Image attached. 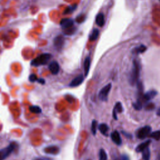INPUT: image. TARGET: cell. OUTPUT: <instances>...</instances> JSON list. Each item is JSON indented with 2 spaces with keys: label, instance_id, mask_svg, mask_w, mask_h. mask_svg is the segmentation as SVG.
I'll use <instances>...</instances> for the list:
<instances>
[{
  "label": "cell",
  "instance_id": "44dd1931",
  "mask_svg": "<svg viewBox=\"0 0 160 160\" xmlns=\"http://www.w3.org/2000/svg\"><path fill=\"white\" fill-rule=\"evenodd\" d=\"M97 129H98V121L96 120H93V121L91 123V130L92 134H93L94 136L96 135Z\"/></svg>",
  "mask_w": 160,
  "mask_h": 160
},
{
  "label": "cell",
  "instance_id": "83f0119b",
  "mask_svg": "<svg viewBox=\"0 0 160 160\" xmlns=\"http://www.w3.org/2000/svg\"><path fill=\"white\" fill-rule=\"evenodd\" d=\"M38 77H37L36 74H31L30 75V77H29V81L30 82H32V83L35 82V81H38Z\"/></svg>",
  "mask_w": 160,
  "mask_h": 160
},
{
  "label": "cell",
  "instance_id": "484cf974",
  "mask_svg": "<svg viewBox=\"0 0 160 160\" xmlns=\"http://www.w3.org/2000/svg\"><path fill=\"white\" fill-rule=\"evenodd\" d=\"M76 8H77V5H74V6H70L69 7H68L66 9L65 11H64V14H70L72 12H73L75 10Z\"/></svg>",
  "mask_w": 160,
  "mask_h": 160
},
{
  "label": "cell",
  "instance_id": "603a6c76",
  "mask_svg": "<svg viewBox=\"0 0 160 160\" xmlns=\"http://www.w3.org/2000/svg\"><path fill=\"white\" fill-rule=\"evenodd\" d=\"M108 156L103 149H101L99 152V160H107Z\"/></svg>",
  "mask_w": 160,
  "mask_h": 160
},
{
  "label": "cell",
  "instance_id": "cb8c5ba5",
  "mask_svg": "<svg viewBox=\"0 0 160 160\" xmlns=\"http://www.w3.org/2000/svg\"><path fill=\"white\" fill-rule=\"evenodd\" d=\"M133 106L136 110H141L143 107V102L137 99L136 102L133 104Z\"/></svg>",
  "mask_w": 160,
  "mask_h": 160
},
{
  "label": "cell",
  "instance_id": "6da1fadb",
  "mask_svg": "<svg viewBox=\"0 0 160 160\" xmlns=\"http://www.w3.org/2000/svg\"><path fill=\"white\" fill-rule=\"evenodd\" d=\"M140 70L141 67L140 63L136 60H134L133 61V68L129 78V82L131 85H134L139 81Z\"/></svg>",
  "mask_w": 160,
  "mask_h": 160
},
{
  "label": "cell",
  "instance_id": "2e32d148",
  "mask_svg": "<svg viewBox=\"0 0 160 160\" xmlns=\"http://www.w3.org/2000/svg\"><path fill=\"white\" fill-rule=\"evenodd\" d=\"M96 23L100 27H103V25L105 23V16H104L103 13H100L97 14L96 17Z\"/></svg>",
  "mask_w": 160,
  "mask_h": 160
},
{
  "label": "cell",
  "instance_id": "8fae6325",
  "mask_svg": "<svg viewBox=\"0 0 160 160\" xmlns=\"http://www.w3.org/2000/svg\"><path fill=\"white\" fill-rule=\"evenodd\" d=\"M158 94V92L156 90H150L146 92L145 94L143 95V102H149L151 99H153Z\"/></svg>",
  "mask_w": 160,
  "mask_h": 160
},
{
  "label": "cell",
  "instance_id": "e0dca14e",
  "mask_svg": "<svg viewBox=\"0 0 160 160\" xmlns=\"http://www.w3.org/2000/svg\"><path fill=\"white\" fill-rule=\"evenodd\" d=\"M98 130L100 131V132L103 134V135L107 136V133L109 130L108 126L105 123H102L98 126Z\"/></svg>",
  "mask_w": 160,
  "mask_h": 160
},
{
  "label": "cell",
  "instance_id": "5bb4252c",
  "mask_svg": "<svg viewBox=\"0 0 160 160\" xmlns=\"http://www.w3.org/2000/svg\"><path fill=\"white\" fill-rule=\"evenodd\" d=\"M151 141L150 140H148L145 142H143L141 144H140L136 148V151L137 153H141L143 151L146 149L147 148H148L149 145H150Z\"/></svg>",
  "mask_w": 160,
  "mask_h": 160
},
{
  "label": "cell",
  "instance_id": "d6986e66",
  "mask_svg": "<svg viewBox=\"0 0 160 160\" xmlns=\"http://www.w3.org/2000/svg\"><path fill=\"white\" fill-rule=\"evenodd\" d=\"M147 48L146 46L141 45L138 47H136V48L134 49V53H135L136 54H141V53H143L144 52H145L146 51Z\"/></svg>",
  "mask_w": 160,
  "mask_h": 160
},
{
  "label": "cell",
  "instance_id": "7a4b0ae2",
  "mask_svg": "<svg viewBox=\"0 0 160 160\" xmlns=\"http://www.w3.org/2000/svg\"><path fill=\"white\" fill-rule=\"evenodd\" d=\"M52 58V55L49 53H43L38 56L31 62V65L33 66H39L45 65Z\"/></svg>",
  "mask_w": 160,
  "mask_h": 160
},
{
  "label": "cell",
  "instance_id": "e575fe53",
  "mask_svg": "<svg viewBox=\"0 0 160 160\" xmlns=\"http://www.w3.org/2000/svg\"><path fill=\"white\" fill-rule=\"evenodd\" d=\"M159 2H160V0H159Z\"/></svg>",
  "mask_w": 160,
  "mask_h": 160
},
{
  "label": "cell",
  "instance_id": "ffe728a7",
  "mask_svg": "<svg viewBox=\"0 0 160 160\" xmlns=\"http://www.w3.org/2000/svg\"><path fill=\"white\" fill-rule=\"evenodd\" d=\"M142 158L143 160H150V150L149 148H147L146 149L142 151Z\"/></svg>",
  "mask_w": 160,
  "mask_h": 160
},
{
  "label": "cell",
  "instance_id": "52a82bcc",
  "mask_svg": "<svg viewBox=\"0 0 160 160\" xmlns=\"http://www.w3.org/2000/svg\"><path fill=\"white\" fill-rule=\"evenodd\" d=\"M111 140L113 141L114 143L118 146H120L122 144V139L120 136V133L117 130H115L114 131H113L111 133Z\"/></svg>",
  "mask_w": 160,
  "mask_h": 160
},
{
  "label": "cell",
  "instance_id": "8992f818",
  "mask_svg": "<svg viewBox=\"0 0 160 160\" xmlns=\"http://www.w3.org/2000/svg\"><path fill=\"white\" fill-rule=\"evenodd\" d=\"M85 80V77L83 74H80L78 77L74 78L70 83V86L71 88L77 87L80 86L83 83V82Z\"/></svg>",
  "mask_w": 160,
  "mask_h": 160
},
{
  "label": "cell",
  "instance_id": "9a60e30c",
  "mask_svg": "<svg viewBox=\"0 0 160 160\" xmlns=\"http://www.w3.org/2000/svg\"><path fill=\"white\" fill-rule=\"evenodd\" d=\"M90 65H91V59L89 56H87L85 61H84V71H85V77H86L90 69Z\"/></svg>",
  "mask_w": 160,
  "mask_h": 160
},
{
  "label": "cell",
  "instance_id": "ac0fdd59",
  "mask_svg": "<svg viewBox=\"0 0 160 160\" xmlns=\"http://www.w3.org/2000/svg\"><path fill=\"white\" fill-rule=\"evenodd\" d=\"M99 35V31L98 29H94L93 31H92V33H91V35H89V41H93L97 39V38H98V36Z\"/></svg>",
  "mask_w": 160,
  "mask_h": 160
},
{
  "label": "cell",
  "instance_id": "7c38bea8",
  "mask_svg": "<svg viewBox=\"0 0 160 160\" xmlns=\"http://www.w3.org/2000/svg\"><path fill=\"white\" fill-rule=\"evenodd\" d=\"M74 21L71 19L65 18L63 19L60 22V25L63 30H67L72 28L73 26Z\"/></svg>",
  "mask_w": 160,
  "mask_h": 160
},
{
  "label": "cell",
  "instance_id": "3957f363",
  "mask_svg": "<svg viewBox=\"0 0 160 160\" xmlns=\"http://www.w3.org/2000/svg\"><path fill=\"white\" fill-rule=\"evenodd\" d=\"M16 148V143H12L6 148L2 149L1 151H0V158H1V160H4L7 158L13 152Z\"/></svg>",
  "mask_w": 160,
  "mask_h": 160
},
{
  "label": "cell",
  "instance_id": "d6a6232c",
  "mask_svg": "<svg viewBox=\"0 0 160 160\" xmlns=\"http://www.w3.org/2000/svg\"><path fill=\"white\" fill-rule=\"evenodd\" d=\"M122 133H123V134H124V136L126 135V136H127L128 138H129V137H131V136L130 135V134H127V133H126V132H124V131H122Z\"/></svg>",
  "mask_w": 160,
  "mask_h": 160
},
{
  "label": "cell",
  "instance_id": "1f68e13d",
  "mask_svg": "<svg viewBox=\"0 0 160 160\" xmlns=\"http://www.w3.org/2000/svg\"><path fill=\"white\" fill-rule=\"evenodd\" d=\"M34 160H52L49 158H38L35 159Z\"/></svg>",
  "mask_w": 160,
  "mask_h": 160
},
{
  "label": "cell",
  "instance_id": "7402d4cb",
  "mask_svg": "<svg viewBox=\"0 0 160 160\" xmlns=\"http://www.w3.org/2000/svg\"><path fill=\"white\" fill-rule=\"evenodd\" d=\"M30 111L33 113L39 114L42 112V109L38 106H31L30 107Z\"/></svg>",
  "mask_w": 160,
  "mask_h": 160
},
{
  "label": "cell",
  "instance_id": "4dcf8cb0",
  "mask_svg": "<svg viewBox=\"0 0 160 160\" xmlns=\"http://www.w3.org/2000/svg\"><path fill=\"white\" fill-rule=\"evenodd\" d=\"M39 83L41 84V85H45V80L43 78H40V79H38V81H37Z\"/></svg>",
  "mask_w": 160,
  "mask_h": 160
},
{
  "label": "cell",
  "instance_id": "ba28073f",
  "mask_svg": "<svg viewBox=\"0 0 160 160\" xmlns=\"http://www.w3.org/2000/svg\"><path fill=\"white\" fill-rule=\"evenodd\" d=\"M123 111H124V109H123V107L121 103V102H117L114 106V109H113V118L115 120H118L117 114L118 113H121Z\"/></svg>",
  "mask_w": 160,
  "mask_h": 160
},
{
  "label": "cell",
  "instance_id": "836d02e7",
  "mask_svg": "<svg viewBox=\"0 0 160 160\" xmlns=\"http://www.w3.org/2000/svg\"><path fill=\"white\" fill-rule=\"evenodd\" d=\"M156 115H157L158 116H160V108L158 109V111H157V112H156Z\"/></svg>",
  "mask_w": 160,
  "mask_h": 160
},
{
  "label": "cell",
  "instance_id": "30bf717a",
  "mask_svg": "<svg viewBox=\"0 0 160 160\" xmlns=\"http://www.w3.org/2000/svg\"><path fill=\"white\" fill-rule=\"evenodd\" d=\"M49 70L50 71V72L52 73V74H57L59 71H60V65H59L58 63L56 61H52L50 63V64H49Z\"/></svg>",
  "mask_w": 160,
  "mask_h": 160
},
{
  "label": "cell",
  "instance_id": "277c9868",
  "mask_svg": "<svg viewBox=\"0 0 160 160\" xmlns=\"http://www.w3.org/2000/svg\"><path fill=\"white\" fill-rule=\"evenodd\" d=\"M111 88H112V84L108 83V85L105 86L102 89L100 90L98 95V98L101 101H102V102H106L108 98L109 92H110L111 89Z\"/></svg>",
  "mask_w": 160,
  "mask_h": 160
},
{
  "label": "cell",
  "instance_id": "4316f807",
  "mask_svg": "<svg viewBox=\"0 0 160 160\" xmlns=\"http://www.w3.org/2000/svg\"><path fill=\"white\" fill-rule=\"evenodd\" d=\"M155 108V105L153 103H148L145 105V109L147 111H151L154 109Z\"/></svg>",
  "mask_w": 160,
  "mask_h": 160
},
{
  "label": "cell",
  "instance_id": "9c48e42d",
  "mask_svg": "<svg viewBox=\"0 0 160 160\" xmlns=\"http://www.w3.org/2000/svg\"><path fill=\"white\" fill-rule=\"evenodd\" d=\"M64 39L62 36H56L53 41V44L55 47L58 50H61L63 46Z\"/></svg>",
  "mask_w": 160,
  "mask_h": 160
},
{
  "label": "cell",
  "instance_id": "f546056e",
  "mask_svg": "<svg viewBox=\"0 0 160 160\" xmlns=\"http://www.w3.org/2000/svg\"><path fill=\"white\" fill-rule=\"evenodd\" d=\"M121 160H130V158L127 155H122L121 156Z\"/></svg>",
  "mask_w": 160,
  "mask_h": 160
},
{
  "label": "cell",
  "instance_id": "5b68a950",
  "mask_svg": "<svg viewBox=\"0 0 160 160\" xmlns=\"http://www.w3.org/2000/svg\"><path fill=\"white\" fill-rule=\"evenodd\" d=\"M151 132V128L149 126H143L141 128L138 130L136 133V136L140 140H143L146 138L150 133Z\"/></svg>",
  "mask_w": 160,
  "mask_h": 160
},
{
  "label": "cell",
  "instance_id": "f1b7e54d",
  "mask_svg": "<svg viewBox=\"0 0 160 160\" xmlns=\"http://www.w3.org/2000/svg\"><path fill=\"white\" fill-rule=\"evenodd\" d=\"M85 16L83 14H81L79 16H78L76 21H77V22L78 23H81L85 21Z\"/></svg>",
  "mask_w": 160,
  "mask_h": 160
},
{
  "label": "cell",
  "instance_id": "d4e9b609",
  "mask_svg": "<svg viewBox=\"0 0 160 160\" xmlns=\"http://www.w3.org/2000/svg\"><path fill=\"white\" fill-rule=\"evenodd\" d=\"M150 137L155 139V140H160V130L153 131L150 134Z\"/></svg>",
  "mask_w": 160,
  "mask_h": 160
},
{
  "label": "cell",
  "instance_id": "4fadbf2b",
  "mask_svg": "<svg viewBox=\"0 0 160 160\" xmlns=\"http://www.w3.org/2000/svg\"><path fill=\"white\" fill-rule=\"evenodd\" d=\"M44 151L45 152H46V153L55 155L58 154V153L60 152V148L56 146H50L45 148Z\"/></svg>",
  "mask_w": 160,
  "mask_h": 160
}]
</instances>
